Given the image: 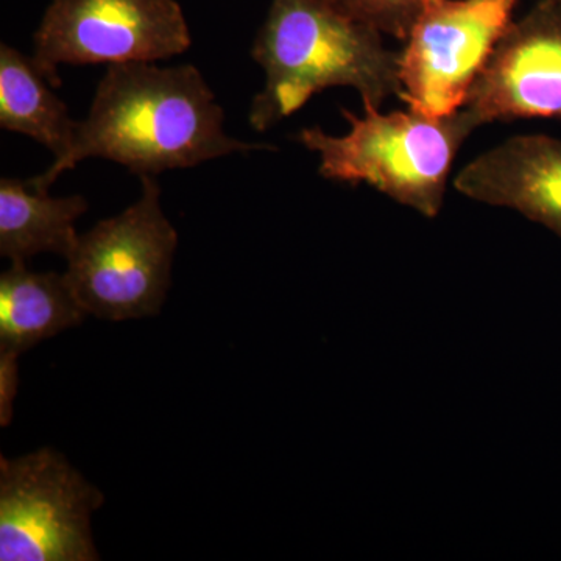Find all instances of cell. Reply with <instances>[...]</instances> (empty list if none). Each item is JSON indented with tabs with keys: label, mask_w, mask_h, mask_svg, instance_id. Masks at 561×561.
Masks as SVG:
<instances>
[{
	"label": "cell",
	"mask_w": 561,
	"mask_h": 561,
	"mask_svg": "<svg viewBox=\"0 0 561 561\" xmlns=\"http://www.w3.org/2000/svg\"><path fill=\"white\" fill-rule=\"evenodd\" d=\"M251 57L265 72L264 90L249 114L251 128L260 133L328 88H354L364 105L378 110L402 92L398 54L387 49L382 33L331 0H272Z\"/></svg>",
	"instance_id": "7a4b0ae2"
},
{
	"label": "cell",
	"mask_w": 561,
	"mask_h": 561,
	"mask_svg": "<svg viewBox=\"0 0 561 561\" xmlns=\"http://www.w3.org/2000/svg\"><path fill=\"white\" fill-rule=\"evenodd\" d=\"M54 90L32 57L0 44V127L28 136L60 160L72 146L77 121Z\"/></svg>",
	"instance_id": "7c38bea8"
},
{
	"label": "cell",
	"mask_w": 561,
	"mask_h": 561,
	"mask_svg": "<svg viewBox=\"0 0 561 561\" xmlns=\"http://www.w3.org/2000/svg\"><path fill=\"white\" fill-rule=\"evenodd\" d=\"M119 216L79 236L65 278L88 316L122 321L157 316L171 287L179 232L161 208L157 176Z\"/></svg>",
	"instance_id": "277c9868"
},
{
	"label": "cell",
	"mask_w": 561,
	"mask_h": 561,
	"mask_svg": "<svg viewBox=\"0 0 561 561\" xmlns=\"http://www.w3.org/2000/svg\"><path fill=\"white\" fill-rule=\"evenodd\" d=\"M18 356L0 354V421L2 426L10 424L13 400L20 386V371H18Z\"/></svg>",
	"instance_id": "5bb4252c"
},
{
	"label": "cell",
	"mask_w": 561,
	"mask_h": 561,
	"mask_svg": "<svg viewBox=\"0 0 561 561\" xmlns=\"http://www.w3.org/2000/svg\"><path fill=\"white\" fill-rule=\"evenodd\" d=\"M331 2L353 20L405 41L427 0H331Z\"/></svg>",
	"instance_id": "4fadbf2b"
},
{
	"label": "cell",
	"mask_w": 561,
	"mask_h": 561,
	"mask_svg": "<svg viewBox=\"0 0 561 561\" xmlns=\"http://www.w3.org/2000/svg\"><path fill=\"white\" fill-rule=\"evenodd\" d=\"M454 187L472 201L537 221L561 239V139L519 135L465 165Z\"/></svg>",
	"instance_id": "9c48e42d"
},
{
	"label": "cell",
	"mask_w": 561,
	"mask_h": 561,
	"mask_svg": "<svg viewBox=\"0 0 561 561\" xmlns=\"http://www.w3.org/2000/svg\"><path fill=\"white\" fill-rule=\"evenodd\" d=\"M102 491L50 448L0 457V560H99L92 513Z\"/></svg>",
	"instance_id": "5b68a950"
},
{
	"label": "cell",
	"mask_w": 561,
	"mask_h": 561,
	"mask_svg": "<svg viewBox=\"0 0 561 561\" xmlns=\"http://www.w3.org/2000/svg\"><path fill=\"white\" fill-rule=\"evenodd\" d=\"M519 2L427 0L398 54L401 101L432 117L459 111Z\"/></svg>",
	"instance_id": "52a82bcc"
},
{
	"label": "cell",
	"mask_w": 561,
	"mask_h": 561,
	"mask_svg": "<svg viewBox=\"0 0 561 561\" xmlns=\"http://www.w3.org/2000/svg\"><path fill=\"white\" fill-rule=\"evenodd\" d=\"M549 2L557 3V5L561 7V0H549Z\"/></svg>",
	"instance_id": "9a60e30c"
},
{
	"label": "cell",
	"mask_w": 561,
	"mask_h": 561,
	"mask_svg": "<svg viewBox=\"0 0 561 561\" xmlns=\"http://www.w3.org/2000/svg\"><path fill=\"white\" fill-rule=\"evenodd\" d=\"M350 133L331 136L320 127L302 128L298 140L319 154L323 179L357 186L370 184L391 201L435 219L445 203L446 184L460 147L479 125L463 108L432 117L420 111L364 105V116L342 110Z\"/></svg>",
	"instance_id": "3957f363"
},
{
	"label": "cell",
	"mask_w": 561,
	"mask_h": 561,
	"mask_svg": "<svg viewBox=\"0 0 561 561\" xmlns=\"http://www.w3.org/2000/svg\"><path fill=\"white\" fill-rule=\"evenodd\" d=\"M87 317L65 273L32 272L13 262L0 276V354L20 357Z\"/></svg>",
	"instance_id": "30bf717a"
},
{
	"label": "cell",
	"mask_w": 561,
	"mask_h": 561,
	"mask_svg": "<svg viewBox=\"0 0 561 561\" xmlns=\"http://www.w3.org/2000/svg\"><path fill=\"white\" fill-rule=\"evenodd\" d=\"M224 121L216 94L195 66L110 65L87 119L77 122L68 153L32 181L49 190L61 173L88 158L117 162L140 179L232 153L276 150L231 138Z\"/></svg>",
	"instance_id": "6da1fadb"
},
{
	"label": "cell",
	"mask_w": 561,
	"mask_h": 561,
	"mask_svg": "<svg viewBox=\"0 0 561 561\" xmlns=\"http://www.w3.org/2000/svg\"><path fill=\"white\" fill-rule=\"evenodd\" d=\"M88 208L83 195L50 197L32 180H0V256L11 264L41 253L68 257L79 241L76 221Z\"/></svg>",
	"instance_id": "8fae6325"
},
{
	"label": "cell",
	"mask_w": 561,
	"mask_h": 561,
	"mask_svg": "<svg viewBox=\"0 0 561 561\" xmlns=\"http://www.w3.org/2000/svg\"><path fill=\"white\" fill-rule=\"evenodd\" d=\"M476 124L561 121V7L538 0L502 36L461 106Z\"/></svg>",
	"instance_id": "ba28073f"
},
{
	"label": "cell",
	"mask_w": 561,
	"mask_h": 561,
	"mask_svg": "<svg viewBox=\"0 0 561 561\" xmlns=\"http://www.w3.org/2000/svg\"><path fill=\"white\" fill-rule=\"evenodd\" d=\"M191 44L176 0H50L33 35L32 58L60 88L62 65L157 62Z\"/></svg>",
	"instance_id": "8992f818"
}]
</instances>
